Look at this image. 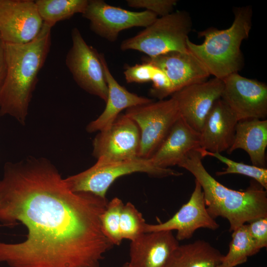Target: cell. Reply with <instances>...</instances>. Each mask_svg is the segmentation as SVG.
Wrapping results in <instances>:
<instances>
[{"instance_id":"5bb4252c","label":"cell","mask_w":267,"mask_h":267,"mask_svg":"<svg viewBox=\"0 0 267 267\" xmlns=\"http://www.w3.org/2000/svg\"><path fill=\"white\" fill-rule=\"evenodd\" d=\"M219 226L207 212L202 187L195 180L194 188L187 202L166 222L155 224L146 223L145 232L176 230V237L179 241L191 238L199 228L214 230Z\"/></svg>"},{"instance_id":"5b68a950","label":"cell","mask_w":267,"mask_h":267,"mask_svg":"<svg viewBox=\"0 0 267 267\" xmlns=\"http://www.w3.org/2000/svg\"><path fill=\"white\" fill-rule=\"evenodd\" d=\"M191 28L192 21L188 13L171 12L157 18L136 35L124 40L120 48L139 51L149 57L172 51L188 52L186 41Z\"/></svg>"},{"instance_id":"7402d4cb","label":"cell","mask_w":267,"mask_h":267,"mask_svg":"<svg viewBox=\"0 0 267 267\" xmlns=\"http://www.w3.org/2000/svg\"><path fill=\"white\" fill-rule=\"evenodd\" d=\"M35 1L43 23L51 28L57 22L68 19L75 14H83L88 3V0Z\"/></svg>"},{"instance_id":"277c9868","label":"cell","mask_w":267,"mask_h":267,"mask_svg":"<svg viewBox=\"0 0 267 267\" xmlns=\"http://www.w3.org/2000/svg\"><path fill=\"white\" fill-rule=\"evenodd\" d=\"M230 27L218 29L210 27L200 32L203 43L196 44L187 39L186 45L206 68L210 75L223 79L238 73L243 65L241 44L248 38L252 26V10L250 6L237 7Z\"/></svg>"},{"instance_id":"7a4b0ae2","label":"cell","mask_w":267,"mask_h":267,"mask_svg":"<svg viewBox=\"0 0 267 267\" xmlns=\"http://www.w3.org/2000/svg\"><path fill=\"white\" fill-rule=\"evenodd\" d=\"M51 28L43 23L32 41L4 43L7 73L0 93V116H10L25 125L39 73L50 50Z\"/></svg>"},{"instance_id":"ba28073f","label":"cell","mask_w":267,"mask_h":267,"mask_svg":"<svg viewBox=\"0 0 267 267\" xmlns=\"http://www.w3.org/2000/svg\"><path fill=\"white\" fill-rule=\"evenodd\" d=\"M71 39L65 63L73 79L81 89L105 102L108 89L100 53L87 44L76 27L71 31Z\"/></svg>"},{"instance_id":"d6986e66","label":"cell","mask_w":267,"mask_h":267,"mask_svg":"<svg viewBox=\"0 0 267 267\" xmlns=\"http://www.w3.org/2000/svg\"><path fill=\"white\" fill-rule=\"evenodd\" d=\"M100 57L108 86V96L103 111L87 125L86 130L89 133L98 132L109 127L124 109L153 101L152 99L131 92L120 85L111 74L102 53Z\"/></svg>"},{"instance_id":"9a60e30c","label":"cell","mask_w":267,"mask_h":267,"mask_svg":"<svg viewBox=\"0 0 267 267\" xmlns=\"http://www.w3.org/2000/svg\"><path fill=\"white\" fill-rule=\"evenodd\" d=\"M163 71L172 83L174 93L188 86L207 80L210 76L199 59L190 51L169 52L154 57L141 58Z\"/></svg>"},{"instance_id":"30bf717a","label":"cell","mask_w":267,"mask_h":267,"mask_svg":"<svg viewBox=\"0 0 267 267\" xmlns=\"http://www.w3.org/2000/svg\"><path fill=\"white\" fill-rule=\"evenodd\" d=\"M223 89L221 98L238 121L265 119L267 116V86L238 73L222 79Z\"/></svg>"},{"instance_id":"ffe728a7","label":"cell","mask_w":267,"mask_h":267,"mask_svg":"<svg viewBox=\"0 0 267 267\" xmlns=\"http://www.w3.org/2000/svg\"><path fill=\"white\" fill-rule=\"evenodd\" d=\"M267 120L252 119L238 121L232 144L226 151L231 154L241 149L248 154L252 165L266 168Z\"/></svg>"},{"instance_id":"8992f818","label":"cell","mask_w":267,"mask_h":267,"mask_svg":"<svg viewBox=\"0 0 267 267\" xmlns=\"http://www.w3.org/2000/svg\"><path fill=\"white\" fill-rule=\"evenodd\" d=\"M135 173H144L155 178L182 175L170 168L156 167L149 159L138 158L122 161L97 160L89 168L69 176L64 180L72 191L90 193L105 198L108 188L118 178Z\"/></svg>"},{"instance_id":"4dcf8cb0","label":"cell","mask_w":267,"mask_h":267,"mask_svg":"<svg viewBox=\"0 0 267 267\" xmlns=\"http://www.w3.org/2000/svg\"><path fill=\"white\" fill-rule=\"evenodd\" d=\"M7 65L4 43L0 39V93L6 76Z\"/></svg>"},{"instance_id":"4fadbf2b","label":"cell","mask_w":267,"mask_h":267,"mask_svg":"<svg viewBox=\"0 0 267 267\" xmlns=\"http://www.w3.org/2000/svg\"><path fill=\"white\" fill-rule=\"evenodd\" d=\"M223 89L222 80L214 77L185 87L171 96L177 104L180 116L200 133L209 111L221 98Z\"/></svg>"},{"instance_id":"d6a6232c","label":"cell","mask_w":267,"mask_h":267,"mask_svg":"<svg viewBox=\"0 0 267 267\" xmlns=\"http://www.w3.org/2000/svg\"><path fill=\"white\" fill-rule=\"evenodd\" d=\"M217 267H226L224 265H223V264H221L219 265L218 266H217Z\"/></svg>"},{"instance_id":"e0dca14e","label":"cell","mask_w":267,"mask_h":267,"mask_svg":"<svg viewBox=\"0 0 267 267\" xmlns=\"http://www.w3.org/2000/svg\"><path fill=\"white\" fill-rule=\"evenodd\" d=\"M238 120L221 99L217 100L200 133V148L211 153L227 151L231 146Z\"/></svg>"},{"instance_id":"f1b7e54d","label":"cell","mask_w":267,"mask_h":267,"mask_svg":"<svg viewBox=\"0 0 267 267\" xmlns=\"http://www.w3.org/2000/svg\"><path fill=\"white\" fill-rule=\"evenodd\" d=\"M151 82L152 85L149 90L150 96L163 100L174 93L173 87L169 78L156 67Z\"/></svg>"},{"instance_id":"9c48e42d","label":"cell","mask_w":267,"mask_h":267,"mask_svg":"<svg viewBox=\"0 0 267 267\" xmlns=\"http://www.w3.org/2000/svg\"><path fill=\"white\" fill-rule=\"evenodd\" d=\"M83 16L89 21L91 31L115 42L122 31L134 27H147L158 17L147 10L131 11L107 4L103 0H88Z\"/></svg>"},{"instance_id":"484cf974","label":"cell","mask_w":267,"mask_h":267,"mask_svg":"<svg viewBox=\"0 0 267 267\" xmlns=\"http://www.w3.org/2000/svg\"><path fill=\"white\" fill-rule=\"evenodd\" d=\"M146 223L142 214L131 202L124 204L121 213L120 231L122 239L131 241L145 233Z\"/></svg>"},{"instance_id":"6da1fadb","label":"cell","mask_w":267,"mask_h":267,"mask_svg":"<svg viewBox=\"0 0 267 267\" xmlns=\"http://www.w3.org/2000/svg\"><path fill=\"white\" fill-rule=\"evenodd\" d=\"M108 201L74 192L47 159L6 162L0 179V222H21L26 240L0 241V263L10 267H99L114 245L100 217Z\"/></svg>"},{"instance_id":"2e32d148","label":"cell","mask_w":267,"mask_h":267,"mask_svg":"<svg viewBox=\"0 0 267 267\" xmlns=\"http://www.w3.org/2000/svg\"><path fill=\"white\" fill-rule=\"evenodd\" d=\"M179 245L172 231L145 232L131 241L130 267H165Z\"/></svg>"},{"instance_id":"603a6c76","label":"cell","mask_w":267,"mask_h":267,"mask_svg":"<svg viewBox=\"0 0 267 267\" xmlns=\"http://www.w3.org/2000/svg\"><path fill=\"white\" fill-rule=\"evenodd\" d=\"M229 250L222 259V264L227 267H234L245 263L249 257L258 253L260 250L256 246L244 224L232 231Z\"/></svg>"},{"instance_id":"52a82bcc","label":"cell","mask_w":267,"mask_h":267,"mask_svg":"<svg viewBox=\"0 0 267 267\" xmlns=\"http://www.w3.org/2000/svg\"><path fill=\"white\" fill-rule=\"evenodd\" d=\"M137 125L140 132L138 157L149 159L164 141L180 115L170 98L132 107L125 113Z\"/></svg>"},{"instance_id":"ac0fdd59","label":"cell","mask_w":267,"mask_h":267,"mask_svg":"<svg viewBox=\"0 0 267 267\" xmlns=\"http://www.w3.org/2000/svg\"><path fill=\"white\" fill-rule=\"evenodd\" d=\"M200 148V133L180 116L149 160L156 167L169 168L178 166L190 151Z\"/></svg>"},{"instance_id":"cb8c5ba5","label":"cell","mask_w":267,"mask_h":267,"mask_svg":"<svg viewBox=\"0 0 267 267\" xmlns=\"http://www.w3.org/2000/svg\"><path fill=\"white\" fill-rule=\"evenodd\" d=\"M203 157L209 156L215 157L225 164L227 167L222 171L216 172L217 176L236 174L253 178L257 182L267 190V169L234 161L219 153H211L200 149Z\"/></svg>"},{"instance_id":"f546056e","label":"cell","mask_w":267,"mask_h":267,"mask_svg":"<svg viewBox=\"0 0 267 267\" xmlns=\"http://www.w3.org/2000/svg\"><path fill=\"white\" fill-rule=\"evenodd\" d=\"M249 233L257 247L267 246V217L261 218L247 224Z\"/></svg>"},{"instance_id":"1f68e13d","label":"cell","mask_w":267,"mask_h":267,"mask_svg":"<svg viewBox=\"0 0 267 267\" xmlns=\"http://www.w3.org/2000/svg\"><path fill=\"white\" fill-rule=\"evenodd\" d=\"M120 267H130V266H129L128 262V263H126L125 264H124V265H123L122 266H121Z\"/></svg>"},{"instance_id":"7c38bea8","label":"cell","mask_w":267,"mask_h":267,"mask_svg":"<svg viewBox=\"0 0 267 267\" xmlns=\"http://www.w3.org/2000/svg\"><path fill=\"white\" fill-rule=\"evenodd\" d=\"M43 25L35 0H0V39L4 43H29Z\"/></svg>"},{"instance_id":"4316f807","label":"cell","mask_w":267,"mask_h":267,"mask_svg":"<svg viewBox=\"0 0 267 267\" xmlns=\"http://www.w3.org/2000/svg\"><path fill=\"white\" fill-rule=\"evenodd\" d=\"M129 6L136 8H145L160 17L171 12L177 3L176 0H127Z\"/></svg>"},{"instance_id":"83f0119b","label":"cell","mask_w":267,"mask_h":267,"mask_svg":"<svg viewBox=\"0 0 267 267\" xmlns=\"http://www.w3.org/2000/svg\"><path fill=\"white\" fill-rule=\"evenodd\" d=\"M155 67L142 62L133 66H126L124 74L128 83H145L151 81Z\"/></svg>"},{"instance_id":"44dd1931","label":"cell","mask_w":267,"mask_h":267,"mask_svg":"<svg viewBox=\"0 0 267 267\" xmlns=\"http://www.w3.org/2000/svg\"><path fill=\"white\" fill-rule=\"evenodd\" d=\"M223 255L203 240L179 245L171 254L165 267H217Z\"/></svg>"},{"instance_id":"8fae6325","label":"cell","mask_w":267,"mask_h":267,"mask_svg":"<svg viewBox=\"0 0 267 267\" xmlns=\"http://www.w3.org/2000/svg\"><path fill=\"white\" fill-rule=\"evenodd\" d=\"M140 132L136 124L120 114L106 129L98 132L92 141V155L97 160L122 161L138 157Z\"/></svg>"},{"instance_id":"d4e9b609","label":"cell","mask_w":267,"mask_h":267,"mask_svg":"<svg viewBox=\"0 0 267 267\" xmlns=\"http://www.w3.org/2000/svg\"><path fill=\"white\" fill-rule=\"evenodd\" d=\"M124 205L120 198H113L108 202L100 217L102 231L113 245H119L123 240L120 231V222Z\"/></svg>"},{"instance_id":"3957f363","label":"cell","mask_w":267,"mask_h":267,"mask_svg":"<svg viewBox=\"0 0 267 267\" xmlns=\"http://www.w3.org/2000/svg\"><path fill=\"white\" fill-rule=\"evenodd\" d=\"M200 149L190 151L178 165L189 172L200 184L206 209L213 219L222 217L233 231L246 222L267 217V191L258 182L235 190L214 178L203 165Z\"/></svg>"}]
</instances>
